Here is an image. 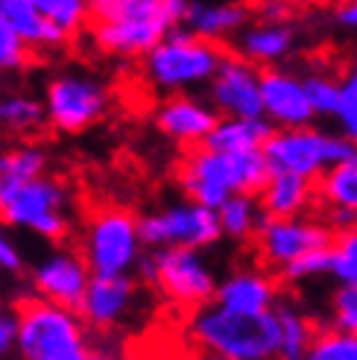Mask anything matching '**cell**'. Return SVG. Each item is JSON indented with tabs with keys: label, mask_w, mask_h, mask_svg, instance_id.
<instances>
[{
	"label": "cell",
	"mask_w": 357,
	"mask_h": 360,
	"mask_svg": "<svg viewBox=\"0 0 357 360\" xmlns=\"http://www.w3.org/2000/svg\"><path fill=\"white\" fill-rule=\"evenodd\" d=\"M334 240V229L323 214H301V217H266L255 235L258 264L270 273H281L296 258L313 249H325Z\"/></svg>",
	"instance_id": "obj_11"
},
{
	"label": "cell",
	"mask_w": 357,
	"mask_h": 360,
	"mask_svg": "<svg viewBox=\"0 0 357 360\" xmlns=\"http://www.w3.org/2000/svg\"><path fill=\"white\" fill-rule=\"evenodd\" d=\"M47 123V109L44 100H35L30 94H4L0 97V132L27 138L32 132H39Z\"/></svg>",
	"instance_id": "obj_27"
},
{
	"label": "cell",
	"mask_w": 357,
	"mask_h": 360,
	"mask_svg": "<svg viewBox=\"0 0 357 360\" xmlns=\"http://www.w3.org/2000/svg\"><path fill=\"white\" fill-rule=\"evenodd\" d=\"M79 252L94 276H132L147 252L138 217L115 202L91 208L85 214Z\"/></svg>",
	"instance_id": "obj_7"
},
{
	"label": "cell",
	"mask_w": 357,
	"mask_h": 360,
	"mask_svg": "<svg viewBox=\"0 0 357 360\" xmlns=\"http://www.w3.org/2000/svg\"><path fill=\"white\" fill-rule=\"evenodd\" d=\"M258 200L266 217H301L319 208L316 182L296 173H270Z\"/></svg>",
	"instance_id": "obj_22"
},
{
	"label": "cell",
	"mask_w": 357,
	"mask_h": 360,
	"mask_svg": "<svg viewBox=\"0 0 357 360\" xmlns=\"http://www.w3.org/2000/svg\"><path fill=\"white\" fill-rule=\"evenodd\" d=\"M196 360H228V357H220V354H211V352H202Z\"/></svg>",
	"instance_id": "obj_44"
},
{
	"label": "cell",
	"mask_w": 357,
	"mask_h": 360,
	"mask_svg": "<svg viewBox=\"0 0 357 360\" xmlns=\"http://www.w3.org/2000/svg\"><path fill=\"white\" fill-rule=\"evenodd\" d=\"M109 105H112L109 88L97 77L82 74V70H67V74L53 77L44 91L47 123L65 135L91 129L109 112Z\"/></svg>",
	"instance_id": "obj_10"
},
{
	"label": "cell",
	"mask_w": 357,
	"mask_h": 360,
	"mask_svg": "<svg viewBox=\"0 0 357 360\" xmlns=\"http://www.w3.org/2000/svg\"><path fill=\"white\" fill-rule=\"evenodd\" d=\"M220 214V226H223V238L249 243L255 240L261 223L266 220V214L261 208L258 193H235L217 208Z\"/></svg>",
	"instance_id": "obj_26"
},
{
	"label": "cell",
	"mask_w": 357,
	"mask_h": 360,
	"mask_svg": "<svg viewBox=\"0 0 357 360\" xmlns=\"http://www.w3.org/2000/svg\"><path fill=\"white\" fill-rule=\"evenodd\" d=\"M275 322H278V360H305L311 343L319 334L316 322L293 302L275 304Z\"/></svg>",
	"instance_id": "obj_25"
},
{
	"label": "cell",
	"mask_w": 357,
	"mask_h": 360,
	"mask_svg": "<svg viewBox=\"0 0 357 360\" xmlns=\"http://www.w3.org/2000/svg\"><path fill=\"white\" fill-rule=\"evenodd\" d=\"M47 173V150L39 143H18L0 153V176L6 179H39Z\"/></svg>",
	"instance_id": "obj_28"
},
{
	"label": "cell",
	"mask_w": 357,
	"mask_h": 360,
	"mask_svg": "<svg viewBox=\"0 0 357 360\" xmlns=\"http://www.w3.org/2000/svg\"><path fill=\"white\" fill-rule=\"evenodd\" d=\"M162 6L167 12V18L173 21V27H182L190 6H193V0H162Z\"/></svg>",
	"instance_id": "obj_42"
},
{
	"label": "cell",
	"mask_w": 357,
	"mask_h": 360,
	"mask_svg": "<svg viewBox=\"0 0 357 360\" xmlns=\"http://www.w3.org/2000/svg\"><path fill=\"white\" fill-rule=\"evenodd\" d=\"M155 129L182 150L202 147L214 126L220 120V112L208 100L190 97V94H170L167 100L158 103L155 109Z\"/></svg>",
	"instance_id": "obj_15"
},
{
	"label": "cell",
	"mask_w": 357,
	"mask_h": 360,
	"mask_svg": "<svg viewBox=\"0 0 357 360\" xmlns=\"http://www.w3.org/2000/svg\"><path fill=\"white\" fill-rule=\"evenodd\" d=\"M261 94H264V117L275 129H293V126H308L316 120V112L308 100L305 77H299L290 68L284 65L264 68Z\"/></svg>",
	"instance_id": "obj_14"
},
{
	"label": "cell",
	"mask_w": 357,
	"mask_h": 360,
	"mask_svg": "<svg viewBox=\"0 0 357 360\" xmlns=\"http://www.w3.org/2000/svg\"><path fill=\"white\" fill-rule=\"evenodd\" d=\"M18 354V311L0 302V360Z\"/></svg>",
	"instance_id": "obj_38"
},
{
	"label": "cell",
	"mask_w": 357,
	"mask_h": 360,
	"mask_svg": "<svg viewBox=\"0 0 357 360\" xmlns=\"http://www.w3.org/2000/svg\"><path fill=\"white\" fill-rule=\"evenodd\" d=\"M0 18L21 32L32 44V50H53L70 39L67 32H62L56 24H50L39 12L35 0H0Z\"/></svg>",
	"instance_id": "obj_23"
},
{
	"label": "cell",
	"mask_w": 357,
	"mask_h": 360,
	"mask_svg": "<svg viewBox=\"0 0 357 360\" xmlns=\"http://www.w3.org/2000/svg\"><path fill=\"white\" fill-rule=\"evenodd\" d=\"M91 360H120V357H115V354H105V352H94V357Z\"/></svg>",
	"instance_id": "obj_45"
},
{
	"label": "cell",
	"mask_w": 357,
	"mask_h": 360,
	"mask_svg": "<svg viewBox=\"0 0 357 360\" xmlns=\"http://www.w3.org/2000/svg\"><path fill=\"white\" fill-rule=\"evenodd\" d=\"M270 173L264 150L223 153L202 143L185 150L182 161L176 165V185L188 200L217 211L235 193H261Z\"/></svg>",
	"instance_id": "obj_1"
},
{
	"label": "cell",
	"mask_w": 357,
	"mask_h": 360,
	"mask_svg": "<svg viewBox=\"0 0 357 360\" xmlns=\"http://www.w3.org/2000/svg\"><path fill=\"white\" fill-rule=\"evenodd\" d=\"M91 278H94V273L79 249L50 252L30 273L35 296H41L53 304H62V308H70V311H79Z\"/></svg>",
	"instance_id": "obj_13"
},
{
	"label": "cell",
	"mask_w": 357,
	"mask_h": 360,
	"mask_svg": "<svg viewBox=\"0 0 357 360\" xmlns=\"http://www.w3.org/2000/svg\"><path fill=\"white\" fill-rule=\"evenodd\" d=\"M0 97H4V88H0Z\"/></svg>",
	"instance_id": "obj_47"
},
{
	"label": "cell",
	"mask_w": 357,
	"mask_h": 360,
	"mask_svg": "<svg viewBox=\"0 0 357 360\" xmlns=\"http://www.w3.org/2000/svg\"><path fill=\"white\" fill-rule=\"evenodd\" d=\"M264 68L246 62L235 50H226L208 88V103L220 112V117H264L261 94Z\"/></svg>",
	"instance_id": "obj_12"
},
{
	"label": "cell",
	"mask_w": 357,
	"mask_h": 360,
	"mask_svg": "<svg viewBox=\"0 0 357 360\" xmlns=\"http://www.w3.org/2000/svg\"><path fill=\"white\" fill-rule=\"evenodd\" d=\"M319 214L331 223L334 231L357 223V150L343 165L331 167L316 182Z\"/></svg>",
	"instance_id": "obj_20"
},
{
	"label": "cell",
	"mask_w": 357,
	"mask_h": 360,
	"mask_svg": "<svg viewBox=\"0 0 357 360\" xmlns=\"http://www.w3.org/2000/svg\"><path fill=\"white\" fill-rule=\"evenodd\" d=\"M252 21L249 0H193L185 27L208 41H235V35Z\"/></svg>",
	"instance_id": "obj_21"
},
{
	"label": "cell",
	"mask_w": 357,
	"mask_h": 360,
	"mask_svg": "<svg viewBox=\"0 0 357 360\" xmlns=\"http://www.w3.org/2000/svg\"><path fill=\"white\" fill-rule=\"evenodd\" d=\"M235 53L258 68H275L293 56L299 44V32L293 24H275V21H249L235 35Z\"/></svg>",
	"instance_id": "obj_19"
},
{
	"label": "cell",
	"mask_w": 357,
	"mask_h": 360,
	"mask_svg": "<svg viewBox=\"0 0 357 360\" xmlns=\"http://www.w3.org/2000/svg\"><path fill=\"white\" fill-rule=\"evenodd\" d=\"M305 88H308V100L313 105L316 117H337L346 97V82L334 74H325V70H313V74L305 77Z\"/></svg>",
	"instance_id": "obj_29"
},
{
	"label": "cell",
	"mask_w": 357,
	"mask_h": 360,
	"mask_svg": "<svg viewBox=\"0 0 357 360\" xmlns=\"http://www.w3.org/2000/svg\"><path fill=\"white\" fill-rule=\"evenodd\" d=\"M305 360H357V334L340 328H319Z\"/></svg>",
	"instance_id": "obj_32"
},
{
	"label": "cell",
	"mask_w": 357,
	"mask_h": 360,
	"mask_svg": "<svg viewBox=\"0 0 357 360\" xmlns=\"http://www.w3.org/2000/svg\"><path fill=\"white\" fill-rule=\"evenodd\" d=\"M226 56V47L200 39L185 24L173 27L164 41H158L144 56V77L155 91L190 94L193 88L208 85Z\"/></svg>",
	"instance_id": "obj_5"
},
{
	"label": "cell",
	"mask_w": 357,
	"mask_h": 360,
	"mask_svg": "<svg viewBox=\"0 0 357 360\" xmlns=\"http://www.w3.org/2000/svg\"><path fill=\"white\" fill-rule=\"evenodd\" d=\"M334 24L340 30L357 32V0H343L334 6Z\"/></svg>",
	"instance_id": "obj_41"
},
{
	"label": "cell",
	"mask_w": 357,
	"mask_h": 360,
	"mask_svg": "<svg viewBox=\"0 0 357 360\" xmlns=\"http://www.w3.org/2000/svg\"><path fill=\"white\" fill-rule=\"evenodd\" d=\"M135 276L144 284L155 287L164 299L188 311L211 304L220 284L214 266L205 261L202 249H185V246L147 249L135 266Z\"/></svg>",
	"instance_id": "obj_6"
},
{
	"label": "cell",
	"mask_w": 357,
	"mask_h": 360,
	"mask_svg": "<svg viewBox=\"0 0 357 360\" xmlns=\"http://www.w3.org/2000/svg\"><path fill=\"white\" fill-rule=\"evenodd\" d=\"M334 123H337V132L346 135L357 147V91H349V88H346L343 105H340V112H337Z\"/></svg>",
	"instance_id": "obj_39"
},
{
	"label": "cell",
	"mask_w": 357,
	"mask_h": 360,
	"mask_svg": "<svg viewBox=\"0 0 357 360\" xmlns=\"http://www.w3.org/2000/svg\"><path fill=\"white\" fill-rule=\"evenodd\" d=\"M323 276H331V246L308 252V255L296 258L290 266H284L278 273V278L287 284H305V281L323 278Z\"/></svg>",
	"instance_id": "obj_35"
},
{
	"label": "cell",
	"mask_w": 357,
	"mask_h": 360,
	"mask_svg": "<svg viewBox=\"0 0 357 360\" xmlns=\"http://www.w3.org/2000/svg\"><path fill=\"white\" fill-rule=\"evenodd\" d=\"M278 276L266 266H240L231 269L226 278L217 284L214 302L238 314H270L281 302Z\"/></svg>",
	"instance_id": "obj_18"
},
{
	"label": "cell",
	"mask_w": 357,
	"mask_h": 360,
	"mask_svg": "<svg viewBox=\"0 0 357 360\" xmlns=\"http://www.w3.org/2000/svg\"><path fill=\"white\" fill-rule=\"evenodd\" d=\"M325 4H331V6H337V4H343V0H325Z\"/></svg>",
	"instance_id": "obj_46"
},
{
	"label": "cell",
	"mask_w": 357,
	"mask_h": 360,
	"mask_svg": "<svg viewBox=\"0 0 357 360\" xmlns=\"http://www.w3.org/2000/svg\"><path fill=\"white\" fill-rule=\"evenodd\" d=\"M0 223L24 229L47 243H65L74 235L70 193L62 179H6L0 176Z\"/></svg>",
	"instance_id": "obj_3"
},
{
	"label": "cell",
	"mask_w": 357,
	"mask_h": 360,
	"mask_svg": "<svg viewBox=\"0 0 357 360\" xmlns=\"http://www.w3.org/2000/svg\"><path fill=\"white\" fill-rule=\"evenodd\" d=\"M138 226L147 249H208L223 238L220 214L208 205L188 200V196L178 202H167L150 214H141Z\"/></svg>",
	"instance_id": "obj_9"
},
{
	"label": "cell",
	"mask_w": 357,
	"mask_h": 360,
	"mask_svg": "<svg viewBox=\"0 0 357 360\" xmlns=\"http://www.w3.org/2000/svg\"><path fill=\"white\" fill-rule=\"evenodd\" d=\"M354 143L319 126H293V129H273L270 141L264 143V155L270 161L273 173H296L319 182L331 167L343 165L354 155Z\"/></svg>",
	"instance_id": "obj_8"
},
{
	"label": "cell",
	"mask_w": 357,
	"mask_h": 360,
	"mask_svg": "<svg viewBox=\"0 0 357 360\" xmlns=\"http://www.w3.org/2000/svg\"><path fill=\"white\" fill-rule=\"evenodd\" d=\"M18 311V360H91L88 326L79 311L24 296Z\"/></svg>",
	"instance_id": "obj_4"
},
{
	"label": "cell",
	"mask_w": 357,
	"mask_h": 360,
	"mask_svg": "<svg viewBox=\"0 0 357 360\" xmlns=\"http://www.w3.org/2000/svg\"><path fill=\"white\" fill-rule=\"evenodd\" d=\"M32 44L0 18V74H21L32 65Z\"/></svg>",
	"instance_id": "obj_34"
},
{
	"label": "cell",
	"mask_w": 357,
	"mask_h": 360,
	"mask_svg": "<svg viewBox=\"0 0 357 360\" xmlns=\"http://www.w3.org/2000/svg\"><path fill=\"white\" fill-rule=\"evenodd\" d=\"M138 281L135 276H94L79 304V316L91 331H115L135 314Z\"/></svg>",
	"instance_id": "obj_16"
},
{
	"label": "cell",
	"mask_w": 357,
	"mask_h": 360,
	"mask_svg": "<svg viewBox=\"0 0 357 360\" xmlns=\"http://www.w3.org/2000/svg\"><path fill=\"white\" fill-rule=\"evenodd\" d=\"M343 82H346V88H349V91H357V53H354V59L346 65Z\"/></svg>",
	"instance_id": "obj_43"
},
{
	"label": "cell",
	"mask_w": 357,
	"mask_h": 360,
	"mask_svg": "<svg viewBox=\"0 0 357 360\" xmlns=\"http://www.w3.org/2000/svg\"><path fill=\"white\" fill-rule=\"evenodd\" d=\"M255 21H275V24H293L296 4L293 0H249Z\"/></svg>",
	"instance_id": "obj_37"
},
{
	"label": "cell",
	"mask_w": 357,
	"mask_h": 360,
	"mask_svg": "<svg viewBox=\"0 0 357 360\" xmlns=\"http://www.w3.org/2000/svg\"><path fill=\"white\" fill-rule=\"evenodd\" d=\"M39 12L62 32L74 35L91 21V0H35Z\"/></svg>",
	"instance_id": "obj_30"
},
{
	"label": "cell",
	"mask_w": 357,
	"mask_h": 360,
	"mask_svg": "<svg viewBox=\"0 0 357 360\" xmlns=\"http://www.w3.org/2000/svg\"><path fill=\"white\" fill-rule=\"evenodd\" d=\"M190 337L202 352L228 360H278V322L270 314H238L211 302L190 314Z\"/></svg>",
	"instance_id": "obj_2"
},
{
	"label": "cell",
	"mask_w": 357,
	"mask_h": 360,
	"mask_svg": "<svg viewBox=\"0 0 357 360\" xmlns=\"http://www.w3.org/2000/svg\"><path fill=\"white\" fill-rule=\"evenodd\" d=\"M331 278L337 284H357V223L334 231L331 240Z\"/></svg>",
	"instance_id": "obj_31"
},
{
	"label": "cell",
	"mask_w": 357,
	"mask_h": 360,
	"mask_svg": "<svg viewBox=\"0 0 357 360\" xmlns=\"http://www.w3.org/2000/svg\"><path fill=\"white\" fill-rule=\"evenodd\" d=\"M21 269H24V255H21V249H18V243L6 235L4 223H0V273L18 276Z\"/></svg>",
	"instance_id": "obj_40"
},
{
	"label": "cell",
	"mask_w": 357,
	"mask_h": 360,
	"mask_svg": "<svg viewBox=\"0 0 357 360\" xmlns=\"http://www.w3.org/2000/svg\"><path fill=\"white\" fill-rule=\"evenodd\" d=\"M328 322L331 328L357 334V284H337L328 302Z\"/></svg>",
	"instance_id": "obj_36"
},
{
	"label": "cell",
	"mask_w": 357,
	"mask_h": 360,
	"mask_svg": "<svg viewBox=\"0 0 357 360\" xmlns=\"http://www.w3.org/2000/svg\"><path fill=\"white\" fill-rule=\"evenodd\" d=\"M150 15H167L162 0H91V21H126Z\"/></svg>",
	"instance_id": "obj_33"
},
{
	"label": "cell",
	"mask_w": 357,
	"mask_h": 360,
	"mask_svg": "<svg viewBox=\"0 0 357 360\" xmlns=\"http://www.w3.org/2000/svg\"><path fill=\"white\" fill-rule=\"evenodd\" d=\"M275 126L266 117H220L214 132L208 135L205 147L223 150V153H246V150H264Z\"/></svg>",
	"instance_id": "obj_24"
},
{
	"label": "cell",
	"mask_w": 357,
	"mask_h": 360,
	"mask_svg": "<svg viewBox=\"0 0 357 360\" xmlns=\"http://www.w3.org/2000/svg\"><path fill=\"white\" fill-rule=\"evenodd\" d=\"M173 30L167 15H150V18H126V21H94L91 41L97 50L109 53L117 59H144L147 53L164 41V35Z\"/></svg>",
	"instance_id": "obj_17"
}]
</instances>
